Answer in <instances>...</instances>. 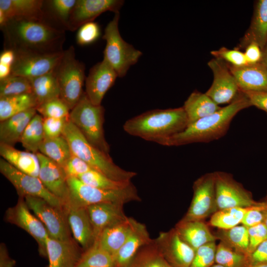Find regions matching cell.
Returning a JSON list of instances; mask_svg holds the SVG:
<instances>
[{
    "mask_svg": "<svg viewBox=\"0 0 267 267\" xmlns=\"http://www.w3.org/2000/svg\"><path fill=\"white\" fill-rule=\"evenodd\" d=\"M4 49L15 52L54 54L62 52L65 31L57 29L42 20L13 18L0 28Z\"/></svg>",
    "mask_w": 267,
    "mask_h": 267,
    "instance_id": "6da1fadb",
    "label": "cell"
},
{
    "mask_svg": "<svg viewBox=\"0 0 267 267\" xmlns=\"http://www.w3.org/2000/svg\"><path fill=\"white\" fill-rule=\"evenodd\" d=\"M251 106L246 95L240 90L236 97L227 105L189 125L180 133L162 140L158 144L178 146L219 139L226 134L232 120L238 113Z\"/></svg>",
    "mask_w": 267,
    "mask_h": 267,
    "instance_id": "7a4b0ae2",
    "label": "cell"
},
{
    "mask_svg": "<svg viewBox=\"0 0 267 267\" xmlns=\"http://www.w3.org/2000/svg\"><path fill=\"white\" fill-rule=\"evenodd\" d=\"M188 125L186 113L180 107L147 111L126 121L123 129L131 135L159 143L180 133Z\"/></svg>",
    "mask_w": 267,
    "mask_h": 267,
    "instance_id": "3957f363",
    "label": "cell"
},
{
    "mask_svg": "<svg viewBox=\"0 0 267 267\" xmlns=\"http://www.w3.org/2000/svg\"><path fill=\"white\" fill-rule=\"evenodd\" d=\"M62 135L68 141L73 155L109 178L116 181H131L137 175L135 172L120 168L113 162L109 154L91 144L69 119Z\"/></svg>",
    "mask_w": 267,
    "mask_h": 267,
    "instance_id": "277c9868",
    "label": "cell"
},
{
    "mask_svg": "<svg viewBox=\"0 0 267 267\" xmlns=\"http://www.w3.org/2000/svg\"><path fill=\"white\" fill-rule=\"evenodd\" d=\"M104 112V107L92 104L84 91L70 110L69 120L91 144L109 154L110 146L103 130Z\"/></svg>",
    "mask_w": 267,
    "mask_h": 267,
    "instance_id": "5b68a950",
    "label": "cell"
},
{
    "mask_svg": "<svg viewBox=\"0 0 267 267\" xmlns=\"http://www.w3.org/2000/svg\"><path fill=\"white\" fill-rule=\"evenodd\" d=\"M85 71V64L76 58L73 46L63 51L53 69L59 86L60 98L70 110L77 104L84 92L83 87L86 78Z\"/></svg>",
    "mask_w": 267,
    "mask_h": 267,
    "instance_id": "8992f818",
    "label": "cell"
},
{
    "mask_svg": "<svg viewBox=\"0 0 267 267\" xmlns=\"http://www.w3.org/2000/svg\"><path fill=\"white\" fill-rule=\"evenodd\" d=\"M67 183L69 199L66 204L87 207L102 202H111L124 204L141 200L137 189L133 183L123 189L106 190L86 184L77 178H67Z\"/></svg>",
    "mask_w": 267,
    "mask_h": 267,
    "instance_id": "52a82bcc",
    "label": "cell"
},
{
    "mask_svg": "<svg viewBox=\"0 0 267 267\" xmlns=\"http://www.w3.org/2000/svg\"><path fill=\"white\" fill-rule=\"evenodd\" d=\"M119 12L115 13L108 23L102 39L106 41L103 59L114 68L118 77H123L130 67L135 64L142 52L125 42L119 30Z\"/></svg>",
    "mask_w": 267,
    "mask_h": 267,
    "instance_id": "ba28073f",
    "label": "cell"
},
{
    "mask_svg": "<svg viewBox=\"0 0 267 267\" xmlns=\"http://www.w3.org/2000/svg\"><path fill=\"white\" fill-rule=\"evenodd\" d=\"M24 199L29 209L44 225L49 236L60 240L72 239L64 207L54 206L39 197L26 196Z\"/></svg>",
    "mask_w": 267,
    "mask_h": 267,
    "instance_id": "9c48e42d",
    "label": "cell"
},
{
    "mask_svg": "<svg viewBox=\"0 0 267 267\" xmlns=\"http://www.w3.org/2000/svg\"><path fill=\"white\" fill-rule=\"evenodd\" d=\"M190 207L181 220L203 221L218 210L215 172L206 174L195 181Z\"/></svg>",
    "mask_w": 267,
    "mask_h": 267,
    "instance_id": "30bf717a",
    "label": "cell"
},
{
    "mask_svg": "<svg viewBox=\"0 0 267 267\" xmlns=\"http://www.w3.org/2000/svg\"><path fill=\"white\" fill-rule=\"evenodd\" d=\"M215 190L218 210L259 205L253 198L252 193L246 190L232 176L223 172H216Z\"/></svg>",
    "mask_w": 267,
    "mask_h": 267,
    "instance_id": "8fae6325",
    "label": "cell"
},
{
    "mask_svg": "<svg viewBox=\"0 0 267 267\" xmlns=\"http://www.w3.org/2000/svg\"><path fill=\"white\" fill-rule=\"evenodd\" d=\"M0 172L12 184L19 197H39L54 206L64 207L62 202L44 187L38 177L18 170L2 158L0 159Z\"/></svg>",
    "mask_w": 267,
    "mask_h": 267,
    "instance_id": "7c38bea8",
    "label": "cell"
},
{
    "mask_svg": "<svg viewBox=\"0 0 267 267\" xmlns=\"http://www.w3.org/2000/svg\"><path fill=\"white\" fill-rule=\"evenodd\" d=\"M5 221L25 230L37 241L41 256L47 258L46 240L47 231L38 218L30 212L25 199L19 197L16 204L7 209Z\"/></svg>",
    "mask_w": 267,
    "mask_h": 267,
    "instance_id": "4fadbf2b",
    "label": "cell"
},
{
    "mask_svg": "<svg viewBox=\"0 0 267 267\" xmlns=\"http://www.w3.org/2000/svg\"><path fill=\"white\" fill-rule=\"evenodd\" d=\"M213 75L211 87L205 92L216 104H229L240 91L237 82L228 65L222 60L214 58L208 62Z\"/></svg>",
    "mask_w": 267,
    "mask_h": 267,
    "instance_id": "5bb4252c",
    "label": "cell"
},
{
    "mask_svg": "<svg viewBox=\"0 0 267 267\" xmlns=\"http://www.w3.org/2000/svg\"><path fill=\"white\" fill-rule=\"evenodd\" d=\"M63 52L41 54L15 52L11 74L32 79L47 74L55 68Z\"/></svg>",
    "mask_w": 267,
    "mask_h": 267,
    "instance_id": "9a60e30c",
    "label": "cell"
},
{
    "mask_svg": "<svg viewBox=\"0 0 267 267\" xmlns=\"http://www.w3.org/2000/svg\"><path fill=\"white\" fill-rule=\"evenodd\" d=\"M154 241L171 267L190 266L196 251L181 239L175 228L160 233Z\"/></svg>",
    "mask_w": 267,
    "mask_h": 267,
    "instance_id": "2e32d148",
    "label": "cell"
},
{
    "mask_svg": "<svg viewBox=\"0 0 267 267\" xmlns=\"http://www.w3.org/2000/svg\"><path fill=\"white\" fill-rule=\"evenodd\" d=\"M124 3V1L121 0H77L70 15L67 30L75 31L84 24L93 21L103 12L118 13Z\"/></svg>",
    "mask_w": 267,
    "mask_h": 267,
    "instance_id": "e0dca14e",
    "label": "cell"
},
{
    "mask_svg": "<svg viewBox=\"0 0 267 267\" xmlns=\"http://www.w3.org/2000/svg\"><path fill=\"white\" fill-rule=\"evenodd\" d=\"M117 77L114 68L104 59L90 69L85 80V92L92 104L101 105L104 95Z\"/></svg>",
    "mask_w": 267,
    "mask_h": 267,
    "instance_id": "ac0fdd59",
    "label": "cell"
},
{
    "mask_svg": "<svg viewBox=\"0 0 267 267\" xmlns=\"http://www.w3.org/2000/svg\"><path fill=\"white\" fill-rule=\"evenodd\" d=\"M40 163L38 178L44 187L64 206L69 199L67 177L62 167L40 152L36 153Z\"/></svg>",
    "mask_w": 267,
    "mask_h": 267,
    "instance_id": "d6986e66",
    "label": "cell"
},
{
    "mask_svg": "<svg viewBox=\"0 0 267 267\" xmlns=\"http://www.w3.org/2000/svg\"><path fill=\"white\" fill-rule=\"evenodd\" d=\"M64 208L68 223L76 242L85 251L95 241L93 228L87 207L66 204Z\"/></svg>",
    "mask_w": 267,
    "mask_h": 267,
    "instance_id": "ffe728a7",
    "label": "cell"
},
{
    "mask_svg": "<svg viewBox=\"0 0 267 267\" xmlns=\"http://www.w3.org/2000/svg\"><path fill=\"white\" fill-rule=\"evenodd\" d=\"M73 239L60 240L48 236L46 240L47 267H76L83 252Z\"/></svg>",
    "mask_w": 267,
    "mask_h": 267,
    "instance_id": "44dd1931",
    "label": "cell"
},
{
    "mask_svg": "<svg viewBox=\"0 0 267 267\" xmlns=\"http://www.w3.org/2000/svg\"><path fill=\"white\" fill-rule=\"evenodd\" d=\"M123 205L109 202L87 207L93 228L95 241L104 228L127 218L123 211Z\"/></svg>",
    "mask_w": 267,
    "mask_h": 267,
    "instance_id": "7402d4cb",
    "label": "cell"
},
{
    "mask_svg": "<svg viewBox=\"0 0 267 267\" xmlns=\"http://www.w3.org/2000/svg\"><path fill=\"white\" fill-rule=\"evenodd\" d=\"M228 66L240 90L267 91V69L261 62L238 67Z\"/></svg>",
    "mask_w": 267,
    "mask_h": 267,
    "instance_id": "603a6c76",
    "label": "cell"
},
{
    "mask_svg": "<svg viewBox=\"0 0 267 267\" xmlns=\"http://www.w3.org/2000/svg\"><path fill=\"white\" fill-rule=\"evenodd\" d=\"M252 43L257 44L262 49L267 44V0L256 2L249 27L236 48L245 49Z\"/></svg>",
    "mask_w": 267,
    "mask_h": 267,
    "instance_id": "cb8c5ba5",
    "label": "cell"
},
{
    "mask_svg": "<svg viewBox=\"0 0 267 267\" xmlns=\"http://www.w3.org/2000/svg\"><path fill=\"white\" fill-rule=\"evenodd\" d=\"M136 221L132 218L104 228L95 241L114 258L132 233Z\"/></svg>",
    "mask_w": 267,
    "mask_h": 267,
    "instance_id": "d4e9b609",
    "label": "cell"
},
{
    "mask_svg": "<svg viewBox=\"0 0 267 267\" xmlns=\"http://www.w3.org/2000/svg\"><path fill=\"white\" fill-rule=\"evenodd\" d=\"M175 228L181 239L195 251L217 239L203 221L181 220Z\"/></svg>",
    "mask_w": 267,
    "mask_h": 267,
    "instance_id": "484cf974",
    "label": "cell"
},
{
    "mask_svg": "<svg viewBox=\"0 0 267 267\" xmlns=\"http://www.w3.org/2000/svg\"><path fill=\"white\" fill-rule=\"evenodd\" d=\"M144 224L136 221L134 228L115 256L116 267H126L143 246L152 242Z\"/></svg>",
    "mask_w": 267,
    "mask_h": 267,
    "instance_id": "4316f807",
    "label": "cell"
},
{
    "mask_svg": "<svg viewBox=\"0 0 267 267\" xmlns=\"http://www.w3.org/2000/svg\"><path fill=\"white\" fill-rule=\"evenodd\" d=\"M37 113L36 108H32L0 122V143L14 146L20 142L25 128Z\"/></svg>",
    "mask_w": 267,
    "mask_h": 267,
    "instance_id": "83f0119b",
    "label": "cell"
},
{
    "mask_svg": "<svg viewBox=\"0 0 267 267\" xmlns=\"http://www.w3.org/2000/svg\"><path fill=\"white\" fill-rule=\"evenodd\" d=\"M1 158L18 170L38 177L40 163L36 154L18 150L13 146L0 143Z\"/></svg>",
    "mask_w": 267,
    "mask_h": 267,
    "instance_id": "f1b7e54d",
    "label": "cell"
},
{
    "mask_svg": "<svg viewBox=\"0 0 267 267\" xmlns=\"http://www.w3.org/2000/svg\"><path fill=\"white\" fill-rule=\"evenodd\" d=\"M43 0H0V10L7 21L13 18L44 20Z\"/></svg>",
    "mask_w": 267,
    "mask_h": 267,
    "instance_id": "f546056e",
    "label": "cell"
},
{
    "mask_svg": "<svg viewBox=\"0 0 267 267\" xmlns=\"http://www.w3.org/2000/svg\"><path fill=\"white\" fill-rule=\"evenodd\" d=\"M77 0H44V21L63 31L68 30L72 10Z\"/></svg>",
    "mask_w": 267,
    "mask_h": 267,
    "instance_id": "4dcf8cb0",
    "label": "cell"
},
{
    "mask_svg": "<svg viewBox=\"0 0 267 267\" xmlns=\"http://www.w3.org/2000/svg\"><path fill=\"white\" fill-rule=\"evenodd\" d=\"M182 107L188 119V125L212 114L222 107L206 93L198 91H194L189 95Z\"/></svg>",
    "mask_w": 267,
    "mask_h": 267,
    "instance_id": "1f68e13d",
    "label": "cell"
},
{
    "mask_svg": "<svg viewBox=\"0 0 267 267\" xmlns=\"http://www.w3.org/2000/svg\"><path fill=\"white\" fill-rule=\"evenodd\" d=\"M29 79L37 106L52 99L60 97L59 86L53 70L39 77Z\"/></svg>",
    "mask_w": 267,
    "mask_h": 267,
    "instance_id": "d6a6232c",
    "label": "cell"
},
{
    "mask_svg": "<svg viewBox=\"0 0 267 267\" xmlns=\"http://www.w3.org/2000/svg\"><path fill=\"white\" fill-rule=\"evenodd\" d=\"M37 105L33 93L0 97V122Z\"/></svg>",
    "mask_w": 267,
    "mask_h": 267,
    "instance_id": "836d02e7",
    "label": "cell"
},
{
    "mask_svg": "<svg viewBox=\"0 0 267 267\" xmlns=\"http://www.w3.org/2000/svg\"><path fill=\"white\" fill-rule=\"evenodd\" d=\"M39 152L62 167L72 155L68 142L63 135L51 138L45 137Z\"/></svg>",
    "mask_w": 267,
    "mask_h": 267,
    "instance_id": "e575fe53",
    "label": "cell"
},
{
    "mask_svg": "<svg viewBox=\"0 0 267 267\" xmlns=\"http://www.w3.org/2000/svg\"><path fill=\"white\" fill-rule=\"evenodd\" d=\"M215 235L230 248L249 255L248 228L242 224L226 229H219Z\"/></svg>",
    "mask_w": 267,
    "mask_h": 267,
    "instance_id": "d590c367",
    "label": "cell"
},
{
    "mask_svg": "<svg viewBox=\"0 0 267 267\" xmlns=\"http://www.w3.org/2000/svg\"><path fill=\"white\" fill-rule=\"evenodd\" d=\"M44 138L43 117L37 113L25 128L20 142L27 151L36 154Z\"/></svg>",
    "mask_w": 267,
    "mask_h": 267,
    "instance_id": "8d00e7d4",
    "label": "cell"
},
{
    "mask_svg": "<svg viewBox=\"0 0 267 267\" xmlns=\"http://www.w3.org/2000/svg\"><path fill=\"white\" fill-rule=\"evenodd\" d=\"M126 267H171L163 257L154 240L141 247Z\"/></svg>",
    "mask_w": 267,
    "mask_h": 267,
    "instance_id": "74e56055",
    "label": "cell"
},
{
    "mask_svg": "<svg viewBox=\"0 0 267 267\" xmlns=\"http://www.w3.org/2000/svg\"><path fill=\"white\" fill-rule=\"evenodd\" d=\"M76 267H116L114 257L96 242L84 251Z\"/></svg>",
    "mask_w": 267,
    "mask_h": 267,
    "instance_id": "f35d334b",
    "label": "cell"
},
{
    "mask_svg": "<svg viewBox=\"0 0 267 267\" xmlns=\"http://www.w3.org/2000/svg\"><path fill=\"white\" fill-rule=\"evenodd\" d=\"M215 264L223 267H250V256L220 242L216 247Z\"/></svg>",
    "mask_w": 267,
    "mask_h": 267,
    "instance_id": "ab89813d",
    "label": "cell"
},
{
    "mask_svg": "<svg viewBox=\"0 0 267 267\" xmlns=\"http://www.w3.org/2000/svg\"><path fill=\"white\" fill-rule=\"evenodd\" d=\"M248 207H234L218 210L210 220L211 225L219 229H226L241 223Z\"/></svg>",
    "mask_w": 267,
    "mask_h": 267,
    "instance_id": "60d3db41",
    "label": "cell"
},
{
    "mask_svg": "<svg viewBox=\"0 0 267 267\" xmlns=\"http://www.w3.org/2000/svg\"><path fill=\"white\" fill-rule=\"evenodd\" d=\"M77 178L86 184L106 190L123 189L132 183L131 181H120L113 180L94 170L80 175Z\"/></svg>",
    "mask_w": 267,
    "mask_h": 267,
    "instance_id": "b9f144b4",
    "label": "cell"
},
{
    "mask_svg": "<svg viewBox=\"0 0 267 267\" xmlns=\"http://www.w3.org/2000/svg\"><path fill=\"white\" fill-rule=\"evenodd\" d=\"M32 93L29 79L11 74L0 80V97Z\"/></svg>",
    "mask_w": 267,
    "mask_h": 267,
    "instance_id": "7bdbcfd3",
    "label": "cell"
},
{
    "mask_svg": "<svg viewBox=\"0 0 267 267\" xmlns=\"http://www.w3.org/2000/svg\"><path fill=\"white\" fill-rule=\"evenodd\" d=\"M36 110L43 118H69L70 110L60 97L52 99L37 106Z\"/></svg>",
    "mask_w": 267,
    "mask_h": 267,
    "instance_id": "ee69618b",
    "label": "cell"
},
{
    "mask_svg": "<svg viewBox=\"0 0 267 267\" xmlns=\"http://www.w3.org/2000/svg\"><path fill=\"white\" fill-rule=\"evenodd\" d=\"M216 247L214 241L199 248L189 267H211L215 263Z\"/></svg>",
    "mask_w": 267,
    "mask_h": 267,
    "instance_id": "f6af8a7d",
    "label": "cell"
},
{
    "mask_svg": "<svg viewBox=\"0 0 267 267\" xmlns=\"http://www.w3.org/2000/svg\"><path fill=\"white\" fill-rule=\"evenodd\" d=\"M211 54L214 58L222 60L231 66L238 67L248 64L244 53L237 48L222 47L211 51Z\"/></svg>",
    "mask_w": 267,
    "mask_h": 267,
    "instance_id": "bcb514c9",
    "label": "cell"
},
{
    "mask_svg": "<svg viewBox=\"0 0 267 267\" xmlns=\"http://www.w3.org/2000/svg\"><path fill=\"white\" fill-rule=\"evenodd\" d=\"M100 26L94 21L87 23L79 29L76 36L77 43L80 45L90 44L99 38Z\"/></svg>",
    "mask_w": 267,
    "mask_h": 267,
    "instance_id": "7dc6e473",
    "label": "cell"
},
{
    "mask_svg": "<svg viewBox=\"0 0 267 267\" xmlns=\"http://www.w3.org/2000/svg\"><path fill=\"white\" fill-rule=\"evenodd\" d=\"M267 208V200L261 202L259 205L248 207L241 224L248 228L263 222L264 211Z\"/></svg>",
    "mask_w": 267,
    "mask_h": 267,
    "instance_id": "c3c4849f",
    "label": "cell"
},
{
    "mask_svg": "<svg viewBox=\"0 0 267 267\" xmlns=\"http://www.w3.org/2000/svg\"><path fill=\"white\" fill-rule=\"evenodd\" d=\"M63 168L67 178H78L80 175L93 170L87 163L73 154Z\"/></svg>",
    "mask_w": 267,
    "mask_h": 267,
    "instance_id": "681fc988",
    "label": "cell"
},
{
    "mask_svg": "<svg viewBox=\"0 0 267 267\" xmlns=\"http://www.w3.org/2000/svg\"><path fill=\"white\" fill-rule=\"evenodd\" d=\"M69 118H43V128L45 137H55L62 135Z\"/></svg>",
    "mask_w": 267,
    "mask_h": 267,
    "instance_id": "f907efd6",
    "label": "cell"
},
{
    "mask_svg": "<svg viewBox=\"0 0 267 267\" xmlns=\"http://www.w3.org/2000/svg\"><path fill=\"white\" fill-rule=\"evenodd\" d=\"M249 255L263 242L267 239V228L263 222L248 227Z\"/></svg>",
    "mask_w": 267,
    "mask_h": 267,
    "instance_id": "816d5d0a",
    "label": "cell"
},
{
    "mask_svg": "<svg viewBox=\"0 0 267 267\" xmlns=\"http://www.w3.org/2000/svg\"><path fill=\"white\" fill-rule=\"evenodd\" d=\"M241 91L246 95L252 106L267 113V91Z\"/></svg>",
    "mask_w": 267,
    "mask_h": 267,
    "instance_id": "f5cc1de1",
    "label": "cell"
},
{
    "mask_svg": "<svg viewBox=\"0 0 267 267\" xmlns=\"http://www.w3.org/2000/svg\"><path fill=\"white\" fill-rule=\"evenodd\" d=\"M244 54L249 64H253L260 63L262 59V49L256 43L250 44L245 48Z\"/></svg>",
    "mask_w": 267,
    "mask_h": 267,
    "instance_id": "db71d44e",
    "label": "cell"
},
{
    "mask_svg": "<svg viewBox=\"0 0 267 267\" xmlns=\"http://www.w3.org/2000/svg\"><path fill=\"white\" fill-rule=\"evenodd\" d=\"M250 266L267 263V239L261 243L250 255Z\"/></svg>",
    "mask_w": 267,
    "mask_h": 267,
    "instance_id": "11a10c76",
    "label": "cell"
},
{
    "mask_svg": "<svg viewBox=\"0 0 267 267\" xmlns=\"http://www.w3.org/2000/svg\"><path fill=\"white\" fill-rule=\"evenodd\" d=\"M15 261L8 255L4 244L0 246V267H14Z\"/></svg>",
    "mask_w": 267,
    "mask_h": 267,
    "instance_id": "9f6ffc18",
    "label": "cell"
},
{
    "mask_svg": "<svg viewBox=\"0 0 267 267\" xmlns=\"http://www.w3.org/2000/svg\"><path fill=\"white\" fill-rule=\"evenodd\" d=\"M15 59V53L11 49L5 48L0 55V63L12 66Z\"/></svg>",
    "mask_w": 267,
    "mask_h": 267,
    "instance_id": "6f0895ef",
    "label": "cell"
},
{
    "mask_svg": "<svg viewBox=\"0 0 267 267\" xmlns=\"http://www.w3.org/2000/svg\"><path fill=\"white\" fill-rule=\"evenodd\" d=\"M12 74V66L0 63V80L5 79Z\"/></svg>",
    "mask_w": 267,
    "mask_h": 267,
    "instance_id": "680465c9",
    "label": "cell"
},
{
    "mask_svg": "<svg viewBox=\"0 0 267 267\" xmlns=\"http://www.w3.org/2000/svg\"><path fill=\"white\" fill-rule=\"evenodd\" d=\"M262 59L261 62L267 69V44L262 49Z\"/></svg>",
    "mask_w": 267,
    "mask_h": 267,
    "instance_id": "91938a15",
    "label": "cell"
},
{
    "mask_svg": "<svg viewBox=\"0 0 267 267\" xmlns=\"http://www.w3.org/2000/svg\"><path fill=\"white\" fill-rule=\"evenodd\" d=\"M263 222L267 228V208L264 211V217Z\"/></svg>",
    "mask_w": 267,
    "mask_h": 267,
    "instance_id": "94428289",
    "label": "cell"
},
{
    "mask_svg": "<svg viewBox=\"0 0 267 267\" xmlns=\"http://www.w3.org/2000/svg\"><path fill=\"white\" fill-rule=\"evenodd\" d=\"M250 267H267V263H263L251 266Z\"/></svg>",
    "mask_w": 267,
    "mask_h": 267,
    "instance_id": "6125c7cd",
    "label": "cell"
},
{
    "mask_svg": "<svg viewBox=\"0 0 267 267\" xmlns=\"http://www.w3.org/2000/svg\"><path fill=\"white\" fill-rule=\"evenodd\" d=\"M211 267H223L219 264H215Z\"/></svg>",
    "mask_w": 267,
    "mask_h": 267,
    "instance_id": "be15d7a7",
    "label": "cell"
}]
</instances>
